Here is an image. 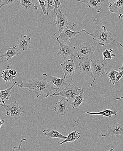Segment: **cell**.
I'll list each match as a JSON object with an SVG mask.
<instances>
[{"label":"cell","mask_w":123,"mask_h":151,"mask_svg":"<svg viewBox=\"0 0 123 151\" xmlns=\"http://www.w3.org/2000/svg\"><path fill=\"white\" fill-rule=\"evenodd\" d=\"M16 86L20 88H28V91L33 93L36 98L41 96L45 99L48 94H50L49 92L53 91L57 92L58 90L57 88L54 87L52 84L43 76L30 82L21 81L20 84L17 83Z\"/></svg>","instance_id":"6da1fadb"},{"label":"cell","mask_w":123,"mask_h":151,"mask_svg":"<svg viewBox=\"0 0 123 151\" xmlns=\"http://www.w3.org/2000/svg\"><path fill=\"white\" fill-rule=\"evenodd\" d=\"M82 31L91 36L92 37L93 42H95L99 45L105 46L106 44H110L112 42H116L112 37V31L108 32L105 26L103 25L100 30L95 29L93 33H89L85 29H82Z\"/></svg>","instance_id":"7a4b0ae2"},{"label":"cell","mask_w":123,"mask_h":151,"mask_svg":"<svg viewBox=\"0 0 123 151\" xmlns=\"http://www.w3.org/2000/svg\"><path fill=\"white\" fill-rule=\"evenodd\" d=\"M72 79L71 80L69 83L65 87L64 89L58 92H54L53 94H48L45 97V99L48 97L61 96L68 99L70 102L74 101L77 96H79L82 91V88H79L75 84H71Z\"/></svg>","instance_id":"3957f363"},{"label":"cell","mask_w":123,"mask_h":151,"mask_svg":"<svg viewBox=\"0 0 123 151\" xmlns=\"http://www.w3.org/2000/svg\"><path fill=\"white\" fill-rule=\"evenodd\" d=\"M6 111V115L12 117L15 119H18L25 113L24 108L21 106L15 101L9 105L3 106Z\"/></svg>","instance_id":"277c9868"},{"label":"cell","mask_w":123,"mask_h":151,"mask_svg":"<svg viewBox=\"0 0 123 151\" xmlns=\"http://www.w3.org/2000/svg\"><path fill=\"white\" fill-rule=\"evenodd\" d=\"M95 50V47L92 44L89 42L81 43L76 47L77 57L79 59L87 58L89 56L94 54Z\"/></svg>","instance_id":"5b68a950"},{"label":"cell","mask_w":123,"mask_h":151,"mask_svg":"<svg viewBox=\"0 0 123 151\" xmlns=\"http://www.w3.org/2000/svg\"><path fill=\"white\" fill-rule=\"evenodd\" d=\"M76 24L75 23H71L68 25L65 28L62 33L57 37L58 39L61 42L67 44L68 42L70 43L71 38L76 36L77 35L83 32L82 31L80 32H75L74 31Z\"/></svg>","instance_id":"8992f818"},{"label":"cell","mask_w":123,"mask_h":151,"mask_svg":"<svg viewBox=\"0 0 123 151\" xmlns=\"http://www.w3.org/2000/svg\"><path fill=\"white\" fill-rule=\"evenodd\" d=\"M56 35V33L54 34L56 39L60 46L59 50L57 53V55L61 56V58L64 59H66L67 58H70L71 57L78 58L74 54V51L76 50V47L61 42L58 39Z\"/></svg>","instance_id":"52a82bcc"},{"label":"cell","mask_w":123,"mask_h":151,"mask_svg":"<svg viewBox=\"0 0 123 151\" xmlns=\"http://www.w3.org/2000/svg\"><path fill=\"white\" fill-rule=\"evenodd\" d=\"M92 70L93 74V80L91 84L92 87L96 78H99L103 75H108L105 71V67L103 61L100 60H91Z\"/></svg>","instance_id":"ba28073f"},{"label":"cell","mask_w":123,"mask_h":151,"mask_svg":"<svg viewBox=\"0 0 123 151\" xmlns=\"http://www.w3.org/2000/svg\"><path fill=\"white\" fill-rule=\"evenodd\" d=\"M60 7L61 6H59L57 10L55 12L56 19L55 21V23L58 30L59 35L62 33L65 28L70 24L66 17V13H63L60 10Z\"/></svg>","instance_id":"9c48e42d"},{"label":"cell","mask_w":123,"mask_h":151,"mask_svg":"<svg viewBox=\"0 0 123 151\" xmlns=\"http://www.w3.org/2000/svg\"><path fill=\"white\" fill-rule=\"evenodd\" d=\"M79 68L84 76L93 78L91 60L88 58L82 59L79 64Z\"/></svg>","instance_id":"30bf717a"},{"label":"cell","mask_w":123,"mask_h":151,"mask_svg":"<svg viewBox=\"0 0 123 151\" xmlns=\"http://www.w3.org/2000/svg\"><path fill=\"white\" fill-rule=\"evenodd\" d=\"M31 39L27 35H21L20 38L17 42L16 49L18 52L27 51L31 49L30 44L31 43Z\"/></svg>","instance_id":"8fae6325"},{"label":"cell","mask_w":123,"mask_h":151,"mask_svg":"<svg viewBox=\"0 0 123 151\" xmlns=\"http://www.w3.org/2000/svg\"><path fill=\"white\" fill-rule=\"evenodd\" d=\"M71 102L66 98L62 97L60 101H57L56 103L54 111L57 115L59 116H65L66 114L68 109L69 107V104Z\"/></svg>","instance_id":"7c38bea8"},{"label":"cell","mask_w":123,"mask_h":151,"mask_svg":"<svg viewBox=\"0 0 123 151\" xmlns=\"http://www.w3.org/2000/svg\"><path fill=\"white\" fill-rule=\"evenodd\" d=\"M60 66L64 73V77L66 78L68 75L71 76L78 68L74 62V59H69L60 64Z\"/></svg>","instance_id":"4fadbf2b"},{"label":"cell","mask_w":123,"mask_h":151,"mask_svg":"<svg viewBox=\"0 0 123 151\" xmlns=\"http://www.w3.org/2000/svg\"><path fill=\"white\" fill-rule=\"evenodd\" d=\"M123 136V125L118 123L109 126L107 131L105 133H101L102 137H110L113 136Z\"/></svg>","instance_id":"5bb4252c"},{"label":"cell","mask_w":123,"mask_h":151,"mask_svg":"<svg viewBox=\"0 0 123 151\" xmlns=\"http://www.w3.org/2000/svg\"><path fill=\"white\" fill-rule=\"evenodd\" d=\"M42 75L46 78L48 81L55 86L58 89H61L68 84L66 81V78L63 77V78H60L57 77L48 75L47 73H44Z\"/></svg>","instance_id":"9a60e30c"},{"label":"cell","mask_w":123,"mask_h":151,"mask_svg":"<svg viewBox=\"0 0 123 151\" xmlns=\"http://www.w3.org/2000/svg\"><path fill=\"white\" fill-rule=\"evenodd\" d=\"M78 1L85 4L88 6L89 10H97V13L101 12L104 4V1L103 0H79Z\"/></svg>","instance_id":"2e32d148"},{"label":"cell","mask_w":123,"mask_h":151,"mask_svg":"<svg viewBox=\"0 0 123 151\" xmlns=\"http://www.w3.org/2000/svg\"><path fill=\"white\" fill-rule=\"evenodd\" d=\"M43 132L49 139L57 138V139H67V136L60 133L57 129H52L49 130L48 129H46L44 130L43 131Z\"/></svg>","instance_id":"e0dca14e"},{"label":"cell","mask_w":123,"mask_h":151,"mask_svg":"<svg viewBox=\"0 0 123 151\" xmlns=\"http://www.w3.org/2000/svg\"><path fill=\"white\" fill-rule=\"evenodd\" d=\"M110 5L108 9L112 13H117L120 12L123 5V0L109 1Z\"/></svg>","instance_id":"ac0fdd59"},{"label":"cell","mask_w":123,"mask_h":151,"mask_svg":"<svg viewBox=\"0 0 123 151\" xmlns=\"http://www.w3.org/2000/svg\"><path fill=\"white\" fill-rule=\"evenodd\" d=\"M20 6L25 12H31L32 10H37L38 7L35 5L31 0H21Z\"/></svg>","instance_id":"d6986e66"},{"label":"cell","mask_w":123,"mask_h":151,"mask_svg":"<svg viewBox=\"0 0 123 151\" xmlns=\"http://www.w3.org/2000/svg\"><path fill=\"white\" fill-rule=\"evenodd\" d=\"M17 84V81H15L11 87L7 89L4 90H0V100H1L4 105H5V102H4V101L5 100H9L10 99L12 89Z\"/></svg>","instance_id":"ffe728a7"},{"label":"cell","mask_w":123,"mask_h":151,"mask_svg":"<svg viewBox=\"0 0 123 151\" xmlns=\"http://www.w3.org/2000/svg\"><path fill=\"white\" fill-rule=\"evenodd\" d=\"M1 51L0 52V58H5L8 61L11 60L14 57L19 55V53L16 50L15 46H14L12 47L8 48L7 50V52L3 55H1Z\"/></svg>","instance_id":"44dd1931"},{"label":"cell","mask_w":123,"mask_h":151,"mask_svg":"<svg viewBox=\"0 0 123 151\" xmlns=\"http://www.w3.org/2000/svg\"><path fill=\"white\" fill-rule=\"evenodd\" d=\"M118 113V111H113L111 109H105L104 110L98 112H90L87 111L86 114L90 115H94V116H102L105 117L111 118L113 116H116Z\"/></svg>","instance_id":"7402d4cb"},{"label":"cell","mask_w":123,"mask_h":151,"mask_svg":"<svg viewBox=\"0 0 123 151\" xmlns=\"http://www.w3.org/2000/svg\"><path fill=\"white\" fill-rule=\"evenodd\" d=\"M80 133L78 132L76 130H74L72 132H71L67 136V139L64 140L61 142L58 143V145H61L66 143L72 142H74L76 140L79 139L80 138Z\"/></svg>","instance_id":"603a6c76"},{"label":"cell","mask_w":123,"mask_h":151,"mask_svg":"<svg viewBox=\"0 0 123 151\" xmlns=\"http://www.w3.org/2000/svg\"><path fill=\"white\" fill-rule=\"evenodd\" d=\"M84 98H85V94L84 93V89L82 88V91L81 92L80 95L76 96L74 101L71 103L72 108L76 109H78L84 101Z\"/></svg>","instance_id":"cb8c5ba5"},{"label":"cell","mask_w":123,"mask_h":151,"mask_svg":"<svg viewBox=\"0 0 123 151\" xmlns=\"http://www.w3.org/2000/svg\"><path fill=\"white\" fill-rule=\"evenodd\" d=\"M9 65H8L6 68L2 72L1 79H2L6 82H12V81H14L15 76H14L10 74L9 72Z\"/></svg>","instance_id":"d4e9b609"},{"label":"cell","mask_w":123,"mask_h":151,"mask_svg":"<svg viewBox=\"0 0 123 151\" xmlns=\"http://www.w3.org/2000/svg\"><path fill=\"white\" fill-rule=\"evenodd\" d=\"M114 50L112 49H110L108 50L106 48L103 52V59L104 60H109L112 59L113 57H115L116 55L115 54H111V52H113Z\"/></svg>","instance_id":"484cf974"},{"label":"cell","mask_w":123,"mask_h":151,"mask_svg":"<svg viewBox=\"0 0 123 151\" xmlns=\"http://www.w3.org/2000/svg\"><path fill=\"white\" fill-rule=\"evenodd\" d=\"M46 6L47 10V14L49 15V13L52 10H55V2L53 0H46L45 1Z\"/></svg>","instance_id":"4316f807"},{"label":"cell","mask_w":123,"mask_h":151,"mask_svg":"<svg viewBox=\"0 0 123 151\" xmlns=\"http://www.w3.org/2000/svg\"><path fill=\"white\" fill-rule=\"evenodd\" d=\"M118 72V71L116 70H114V69H112L111 71L108 73V77L110 78V82H111L114 85H115V78L116 75V73Z\"/></svg>","instance_id":"83f0119b"},{"label":"cell","mask_w":123,"mask_h":151,"mask_svg":"<svg viewBox=\"0 0 123 151\" xmlns=\"http://www.w3.org/2000/svg\"><path fill=\"white\" fill-rule=\"evenodd\" d=\"M39 6L42 9L43 11V14L44 15L47 14V10L46 6L45 1L43 0V1H40L39 0Z\"/></svg>","instance_id":"f1b7e54d"},{"label":"cell","mask_w":123,"mask_h":151,"mask_svg":"<svg viewBox=\"0 0 123 151\" xmlns=\"http://www.w3.org/2000/svg\"><path fill=\"white\" fill-rule=\"evenodd\" d=\"M17 1V0H11V1H9V0H3L2 1L1 4L0 5V9H1L2 7H4V6L13 4L15 2Z\"/></svg>","instance_id":"f546056e"},{"label":"cell","mask_w":123,"mask_h":151,"mask_svg":"<svg viewBox=\"0 0 123 151\" xmlns=\"http://www.w3.org/2000/svg\"><path fill=\"white\" fill-rule=\"evenodd\" d=\"M26 140V138L22 139H21V140L20 141V143H19V145L18 146H15L13 147L12 151H21V146H22L23 142L25 141Z\"/></svg>","instance_id":"4dcf8cb0"},{"label":"cell","mask_w":123,"mask_h":151,"mask_svg":"<svg viewBox=\"0 0 123 151\" xmlns=\"http://www.w3.org/2000/svg\"><path fill=\"white\" fill-rule=\"evenodd\" d=\"M123 77V71H118L116 75L115 83L116 84L118 82L120 79Z\"/></svg>","instance_id":"1f68e13d"},{"label":"cell","mask_w":123,"mask_h":151,"mask_svg":"<svg viewBox=\"0 0 123 151\" xmlns=\"http://www.w3.org/2000/svg\"><path fill=\"white\" fill-rule=\"evenodd\" d=\"M54 2H55V12L58 9L59 6H61V4H60V1H59V0L54 1Z\"/></svg>","instance_id":"d6a6232c"},{"label":"cell","mask_w":123,"mask_h":151,"mask_svg":"<svg viewBox=\"0 0 123 151\" xmlns=\"http://www.w3.org/2000/svg\"><path fill=\"white\" fill-rule=\"evenodd\" d=\"M9 72L10 74H11V75L14 76H15L17 75V71H15V70H14V69H10Z\"/></svg>","instance_id":"836d02e7"},{"label":"cell","mask_w":123,"mask_h":151,"mask_svg":"<svg viewBox=\"0 0 123 151\" xmlns=\"http://www.w3.org/2000/svg\"><path fill=\"white\" fill-rule=\"evenodd\" d=\"M118 45H120V46L122 47L123 49V45H122V44L121 43H118ZM118 70H119V71H123V62H122V66L121 67L119 68V69Z\"/></svg>","instance_id":"e575fe53"},{"label":"cell","mask_w":123,"mask_h":151,"mask_svg":"<svg viewBox=\"0 0 123 151\" xmlns=\"http://www.w3.org/2000/svg\"><path fill=\"white\" fill-rule=\"evenodd\" d=\"M5 123V121L4 120H2L1 118H0V129H1L2 125Z\"/></svg>","instance_id":"d590c367"},{"label":"cell","mask_w":123,"mask_h":151,"mask_svg":"<svg viewBox=\"0 0 123 151\" xmlns=\"http://www.w3.org/2000/svg\"><path fill=\"white\" fill-rule=\"evenodd\" d=\"M119 18L120 19H122L123 20V14H121L119 15Z\"/></svg>","instance_id":"8d00e7d4"},{"label":"cell","mask_w":123,"mask_h":151,"mask_svg":"<svg viewBox=\"0 0 123 151\" xmlns=\"http://www.w3.org/2000/svg\"><path fill=\"white\" fill-rule=\"evenodd\" d=\"M115 148V146H114V147L112 148L111 149H110V150H109L107 151H114V150Z\"/></svg>","instance_id":"74e56055"},{"label":"cell","mask_w":123,"mask_h":151,"mask_svg":"<svg viewBox=\"0 0 123 151\" xmlns=\"http://www.w3.org/2000/svg\"><path fill=\"white\" fill-rule=\"evenodd\" d=\"M123 99V96L121 97H118L115 99V100Z\"/></svg>","instance_id":"f35d334b"},{"label":"cell","mask_w":123,"mask_h":151,"mask_svg":"<svg viewBox=\"0 0 123 151\" xmlns=\"http://www.w3.org/2000/svg\"><path fill=\"white\" fill-rule=\"evenodd\" d=\"M0 106H1L2 107L3 106H4V105L2 103V102L1 101V100H0Z\"/></svg>","instance_id":"ab89813d"},{"label":"cell","mask_w":123,"mask_h":151,"mask_svg":"<svg viewBox=\"0 0 123 151\" xmlns=\"http://www.w3.org/2000/svg\"><path fill=\"white\" fill-rule=\"evenodd\" d=\"M76 151H78V150H76Z\"/></svg>","instance_id":"60d3db41"}]
</instances>
